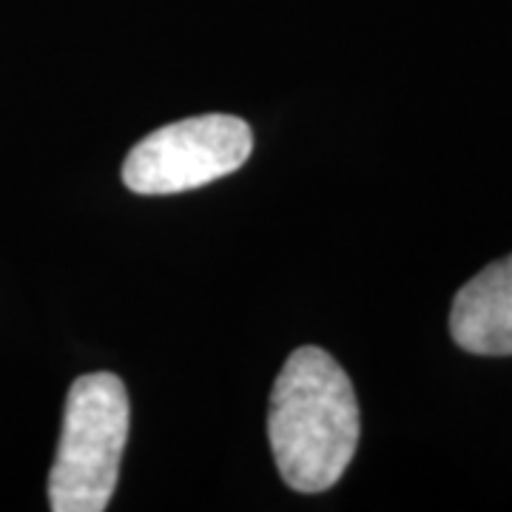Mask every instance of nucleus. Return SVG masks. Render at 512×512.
Instances as JSON below:
<instances>
[{
	"instance_id": "f257e3e1",
	"label": "nucleus",
	"mask_w": 512,
	"mask_h": 512,
	"mask_svg": "<svg viewBox=\"0 0 512 512\" xmlns=\"http://www.w3.org/2000/svg\"><path fill=\"white\" fill-rule=\"evenodd\" d=\"M268 439L279 476L296 493H325L348 470L359 444V402L328 350H293L274 382Z\"/></svg>"
},
{
	"instance_id": "f03ea898",
	"label": "nucleus",
	"mask_w": 512,
	"mask_h": 512,
	"mask_svg": "<svg viewBox=\"0 0 512 512\" xmlns=\"http://www.w3.org/2000/svg\"><path fill=\"white\" fill-rule=\"evenodd\" d=\"M128 439V393L114 373H86L69 387L57 458L49 473L55 512L109 507Z\"/></svg>"
},
{
	"instance_id": "7ed1b4c3",
	"label": "nucleus",
	"mask_w": 512,
	"mask_h": 512,
	"mask_svg": "<svg viewBox=\"0 0 512 512\" xmlns=\"http://www.w3.org/2000/svg\"><path fill=\"white\" fill-rule=\"evenodd\" d=\"M254 131L234 114H200L157 128L128 151L123 183L134 194H183L245 165Z\"/></svg>"
},
{
	"instance_id": "20e7f679",
	"label": "nucleus",
	"mask_w": 512,
	"mask_h": 512,
	"mask_svg": "<svg viewBox=\"0 0 512 512\" xmlns=\"http://www.w3.org/2000/svg\"><path fill=\"white\" fill-rule=\"evenodd\" d=\"M450 333L476 356H512V254L487 265L456 293Z\"/></svg>"
}]
</instances>
